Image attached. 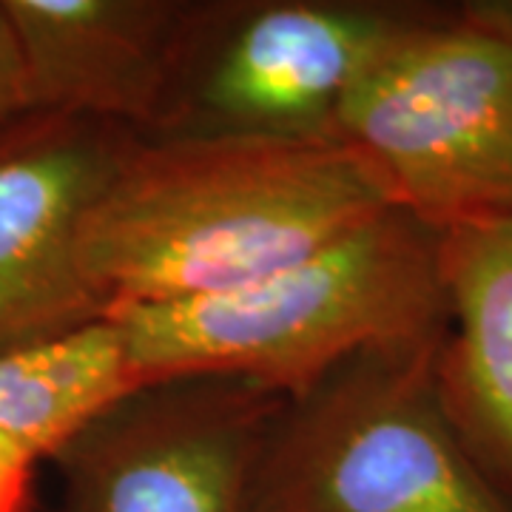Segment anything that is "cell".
Listing matches in <instances>:
<instances>
[{"label": "cell", "instance_id": "1", "mask_svg": "<svg viewBox=\"0 0 512 512\" xmlns=\"http://www.w3.org/2000/svg\"><path fill=\"white\" fill-rule=\"evenodd\" d=\"M396 208L345 140L134 137L80 228L109 313L222 293Z\"/></svg>", "mask_w": 512, "mask_h": 512}, {"label": "cell", "instance_id": "2", "mask_svg": "<svg viewBox=\"0 0 512 512\" xmlns=\"http://www.w3.org/2000/svg\"><path fill=\"white\" fill-rule=\"evenodd\" d=\"M106 319L134 384L225 376L291 402L356 353L444 333L441 234L390 208L239 288Z\"/></svg>", "mask_w": 512, "mask_h": 512}, {"label": "cell", "instance_id": "3", "mask_svg": "<svg viewBox=\"0 0 512 512\" xmlns=\"http://www.w3.org/2000/svg\"><path fill=\"white\" fill-rule=\"evenodd\" d=\"M393 205L436 231L512 214V3L433 6L339 111Z\"/></svg>", "mask_w": 512, "mask_h": 512}, {"label": "cell", "instance_id": "4", "mask_svg": "<svg viewBox=\"0 0 512 512\" xmlns=\"http://www.w3.org/2000/svg\"><path fill=\"white\" fill-rule=\"evenodd\" d=\"M441 336L356 353L285 402L251 512H512L441 410Z\"/></svg>", "mask_w": 512, "mask_h": 512}, {"label": "cell", "instance_id": "5", "mask_svg": "<svg viewBox=\"0 0 512 512\" xmlns=\"http://www.w3.org/2000/svg\"><path fill=\"white\" fill-rule=\"evenodd\" d=\"M433 6L396 0H200L168 137L339 140V111Z\"/></svg>", "mask_w": 512, "mask_h": 512}, {"label": "cell", "instance_id": "6", "mask_svg": "<svg viewBox=\"0 0 512 512\" xmlns=\"http://www.w3.org/2000/svg\"><path fill=\"white\" fill-rule=\"evenodd\" d=\"M285 399L225 376L137 384L49 458L57 512H251Z\"/></svg>", "mask_w": 512, "mask_h": 512}, {"label": "cell", "instance_id": "7", "mask_svg": "<svg viewBox=\"0 0 512 512\" xmlns=\"http://www.w3.org/2000/svg\"><path fill=\"white\" fill-rule=\"evenodd\" d=\"M134 134L29 114L0 131V359L109 316L80 262V228Z\"/></svg>", "mask_w": 512, "mask_h": 512}, {"label": "cell", "instance_id": "8", "mask_svg": "<svg viewBox=\"0 0 512 512\" xmlns=\"http://www.w3.org/2000/svg\"><path fill=\"white\" fill-rule=\"evenodd\" d=\"M32 114L154 137L183 72L200 0H0Z\"/></svg>", "mask_w": 512, "mask_h": 512}, {"label": "cell", "instance_id": "9", "mask_svg": "<svg viewBox=\"0 0 512 512\" xmlns=\"http://www.w3.org/2000/svg\"><path fill=\"white\" fill-rule=\"evenodd\" d=\"M447 328L436 393L464 450L512 507V214L441 231Z\"/></svg>", "mask_w": 512, "mask_h": 512}, {"label": "cell", "instance_id": "10", "mask_svg": "<svg viewBox=\"0 0 512 512\" xmlns=\"http://www.w3.org/2000/svg\"><path fill=\"white\" fill-rule=\"evenodd\" d=\"M131 382L109 319L43 348L0 359V512H29L40 461Z\"/></svg>", "mask_w": 512, "mask_h": 512}, {"label": "cell", "instance_id": "11", "mask_svg": "<svg viewBox=\"0 0 512 512\" xmlns=\"http://www.w3.org/2000/svg\"><path fill=\"white\" fill-rule=\"evenodd\" d=\"M29 100L23 86V69L12 26L6 20V12L0 6V131L15 126L18 120L29 117Z\"/></svg>", "mask_w": 512, "mask_h": 512}]
</instances>
